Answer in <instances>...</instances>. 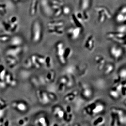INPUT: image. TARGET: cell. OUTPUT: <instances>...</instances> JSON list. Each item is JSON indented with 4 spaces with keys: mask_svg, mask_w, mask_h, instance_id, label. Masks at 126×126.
<instances>
[{
    "mask_svg": "<svg viewBox=\"0 0 126 126\" xmlns=\"http://www.w3.org/2000/svg\"><path fill=\"white\" fill-rule=\"evenodd\" d=\"M94 10L98 16V20L100 23H103L107 19L112 18V15L108 9L103 6H98L94 8Z\"/></svg>",
    "mask_w": 126,
    "mask_h": 126,
    "instance_id": "obj_1",
    "label": "cell"
},
{
    "mask_svg": "<svg viewBox=\"0 0 126 126\" xmlns=\"http://www.w3.org/2000/svg\"><path fill=\"white\" fill-rule=\"evenodd\" d=\"M42 28L38 21L34 22L32 27V40L34 43L39 42L42 37Z\"/></svg>",
    "mask_w": 126,
    "mask_h": 126,
    "instance_id": "obj_2",
    "label": "cell"
},
{
    "mask_svg": "<svg viewBox=\"0 0 126 126\" xmlns=\"http://www.w3.org/2000/svg\"><path fill=\"white\" fill-rule=\"evenodd\" d=\"M95 46V39L94 36L92 35H88L84 43V47L89 52L93 51Z\"/></svg>",
    "mask_w": 126,
    "mask_h": 126,
    "instance_id": "obj_3",
    "label": "cell"
},
{
    "mask_svg": "<svg viewBox=\"0 0 126 126\" xmlns=\"http://www.w3.org/2000/svg\"><path fill=\"white\" fill-rule=\"evenodd\" d=\"M82 27H70L67 31L68 36L72 40L78 39L82 32Z\"/></svg>",
    "mask_w": 126,
    "mask_h": 126,
    "instance_id": "obj_4",
    "label": "cell"
},
{
    "mask_svg": "<svg viewBox=\"0 0 126 126\" xmlns=\"http://www.w3.org/2000/svg\"><path fill=\"white\" fill-rule=\"evenodd\" d=\"M110 54L115 59L118 60L123 54V51L122 48L117 46H113L110 48Z\"/></svg>",
    "mask_w": 126,
    "mask_h": 126,
    "instance_id": "obj_5",
    "label": "cell"
},
{
    "mask_svg": "<svg viewBox=\"0 0 126 126\" xmlns=\"http://www.w3.org/2000/svg\"><path fill=\"white\" fill-rule=\"evenodd\" d=\"M12 106L13 108L21 112H25L28 109L27 104L22 101H15L12 103Z\"/></svg>",
    "mask_w": 126,
    "mask_h": 126,
    "instance_id": "obj_6",
    "label": "cell"
},
{
    "mask_svg": "<svg viewBox=\"0 0 126 126\" xmlns=\"http://www.w3.org/2000/svg\"><path fill=\"white\" fill-rule=\"evenodd\" d=\"M8 23L10 26V31H15L18 28L19 23V19L16 16H12L9 18Z\"/></svg>",
    "mask_w": 126,
    "mask_h": 126,
    "instance_id": "obj_7",
    "label": "cell"
},
{
    "mask_svg": "<svg viewBox=\"0 0 126 126\" xmlns=\"http://www.w3.org/2000/svg\"><path fill=\"white\" fill-rule=\"evenodd\" d=\"M37 95L39 101L43 104H48L50 101L48 93L46 92L39 90L37 92Z\"/></svg>",
    "mask_w": 126,
    "mask_h": 126,
    "instance_id": "obj_8",
    "label": "cell"
},
{
    "mask_svg": "<svg viewBox=\"0 0 126 126\" xmlns=\"http://www.w3.org/2000/svg\"><path fill=\"white\" fill-rule=\"evenodd\" d=\"M105 109V104L103 102L98 100L93 110L92 116H94L101 114L103 112Z\"/></svg>",
    "mask_w": 126,
    "mask_h": 126,
    "instance_id": "obj_9",
    "label": "cell"
},
{
    "mask_svg": "<svg viewBox=\"0 0 126 126\" xmlns=\"http://www.w3.org/2000/svg\"><path fill=\"white\" fill-rule=\"evenodd\" d=\"M94 61L97 64V68L99 70L103 69L106 64V60L105 58L101 55H97L94 57Z\"/></svg>",
    "mask_w": 126,
    "mask_h": 126,
    "instance_id": "obj_10",
    "label": "cell"
},
{
    "mask_svg": "<svg viewBox=\"0 0 126 126\" xmlns=\"http://www.w3.org/2000/svg\"><path fill=\"white\" fill-rule=\"evenodd\" d=\"M106 37L107 39L112 40L114 39L118 38L126 39V33L116 32H110L107 33Z\"/></svg>",
    "mask_w": 126,
    "mask_h": 126,
    "instance_id": "obj_11",
    "label": "cell"
},
{
    "mask_svg": "<svg viewBox=\"0 0 126 126\" xmlns=\"http://www.w3.org/2000/svg\"><path fill=\"white\" fill-rule=\"evenodd\" d=\"M82 94L84 98L89 99L93 95V91L86 84H83L81 87Z\"/></svg>",
    "mask_w": 126,
    "mask_h": 126,
    "instance_id": "obj_12",
    "label": "cell"
},
{
    "mask_svg": "<svg viewBox=\"0 0 126 126\" xmlns=\"http://www.w3.org/2000/svg\"><path fill=\"white\" fill-rule=\"evenodd\" d=\"M98 101V100L94 101L87 105L83 109V112L84 114L89 116H92L93 110L96 104Z\"/></svg>",
    "mask_w": 126,
    "mask_h": 126,
    "instance_id": "obj_13",
    "label": "cell"
},
{
    "mask_svg": "<svg viewBox=\"0 0 126 126\" xmlns=\"http://www.w3.org/2000/svg\"><path fill=\"white\" fill-rule=\"evenodd\" d=\"M49 32L50 34L61 36L64 33L63 26H59L57 27H48Z\"/></svg>",
    "mask_w": 126,
    "mask_h": 126,
    "instance_id": "obj_14",
    "label": "cell"
},
{
    "mask_svg": "<svg viewBox=\"0 0 126 126\" xmlns=\"http://www.w3.org/2000/svg\"><path fill=\"white\" fill-rule=\"evenodd\" d=\"M41 5L43 6V10L46 14L48 15H50L53 13V10L51 6L50 5L47 0H43L41 2Z\"/></svg>",
    "mask_w": 126,
    "mask_h": 126,
    "instance_id": "obj_15",
    "label": "cell"
},
{
    "mask_svg": "<svg viewBox=\"0 0 126 126\" xmlns=\"http://www.w3.org/2000/svg\"><path fill=\"white\" fill-rule=\"evenodd\" d=\"M78 94V92L77 90H74L66 94L64 97V99L65 101L68 102L73 101L77 97Z\"/></svg>",
    "mask_w": 126,
    "mask_h": 126,
    "instance_id": "obj_16",
    "label": "cell"
},
{
    "mask_svg": "<svg viewBox=\"0 0 126 126\" xmlns=\"http://www.w3.org/2000/svg\"><path fill=\"white\" fill-rule=\"evenodd\" d=\"M21 51V48L19 46H16L14 48L10 49L7 52V54L9 56L15 57L20 54Z\"/></svg>",
    "mask_w": 126,
    "mask_h": 126,
    "instance_id": "obj_17",
    "label": "cell"
},
{
    "mask_svg": "<svg viewBox=\"0 0 126 126\" xmlns=\"http://www.w3.org/2000/svg\"><path fill=\"white\" fill-rule=\"evenodd\" d=\"M56 54L59 58L63 56L64 48V44L61 41H60L56 44Z\"/></svg>",
    "mask_w": 126,
    "mask_h": 126,
    "instance_id": "obj_18",
    "label": "cell"
},
{
    "mask_svg": "<svg viewBox=\"0 0 126 126\" xmlns=\"http://www.w3.org/2000/svg\"><path fill=\"white\" fill-rule=\"evenodd\" d=\"M35 123L37 126H46L48 125L49 123L48 119L45 117L41 116L36 119Z\"/></svg>",
    "mask_w": 126,
    "mask_h": 126,
    "instance_id": "obj_19",
    "label": "cell"
},
{
    "mask_svg": "<svg viewBox=\"0 0 126 126\" xmlns=\"http://www.w3.org/2000/svg\"><path fill=\"white\" fill-rule=\"evenodd\" d=\"M70 21L75 27H82L83 23L80 22L76 17L75 14H73L70 17Z\"/></svg>",
    "mask_w": 126,
    "mask_h": 126,
    "instance_id": "obj_20",
    "label": "cell"
},
{
    "mask_svg": "<svg viewBox=\"0 0 126 126\" xmlns=\"http://www.w3.org/2000/svg\"><path fill=\"white\" fill-rule=\"evenodd\" d=\"M55 78V73L53 70H50L46 75L44 79L46 82L50 83L53 82Z\"/></svg>",
    "mask_w": 126,
    "mask_h": 126,
    "instance_id": "obj_21",
    "label": "cell"
},
{
    "mask_svg": "<svg viewBox=\"0 0 126 126\" xmlns=\"http://www.w3.org/2000/svg\"><path fill=\"white\" fill-rule=\"evenodd\" d=\"M38 4V0H33L32 1L30 8V14L31 15L33 16L36 14Z\"/></svg>",
    "mask_w": 126,
    "mask_h": 126,
    "instance_id": "obj_22",
    "label": "cell"
},
{
    "mask_svg": "<svg viewBox=\"0 0 126 126\" xmlns=\"http://www.w3.org/2000/svg\"><path fill=\"white\" fill-rule=\"evenodd\" d=\"M22 39L19 36H15L12 38L11 40V44L13 46H19L22 43Z\"/></svg>",
    "mask_w": 126,
    "mask_h": 126,
    "instance_id": "obj_23",
    "label": "cell"
},
{
    "mask_svg": "<svg viewBox=\"0 0 126 126\" xmlns=\"http://www.w3.org/2000/svg\"><path fill=\"white\" fill-rule=\"evenodd\" d=\"M105 120L104 118L102 116H98L93 121L92 124L94 126H102L105 124Z\"/></svg>",
    "mask_w": 126,
    "mask_h": 126,
    "instance_id": "obj_24",
    "label": "cell"
},
{
    "mask_svg": "<svg viewBox=\"0 0 126 126\" xmlns=\"http://www.w3.org/2000/svg\"><path fill=\"white\" fill-rule=\"evenodd\" d=\"M114 65L112 64L109 63L105 65V67L104 68V74L106 75L110 74L112 73L114 70Z\"/></svg>",
    "mask_w": 126,
    "mask_h": 126,
    "instance_id": "obj_25",
    "label": "cell"
},
{
    "mask_svg": "<svg viewBox=\"0 0 126 126\" xmlns=\"http://www.w3.org/2000/svg\"><path fill=\"white\" fill-rule=\"evenodd\" d=\"M63 4V2L60 0H53L52 2L51 7L53 10H55L59 8H62Z\"/></svg>",
    "mask_w": 126,
    "mask_h": 126,
    "instance_id": "obj_26",
    "label": "cell"
},
{
    "mask_svg": "<svg viewBox=\"0 0 126 126\" xmlns=\"http://www.w3.org/2000/svg\"><path fill=\"white\" fill-rule=\"evenodd\" d=\"M90 0H81V8L82 10H87L90 7Z\"/></svg>",
    "mask_w": 126,
    "mask_h": 126,
    "instance_id": "obj_27",
    "label": "cell"
},
{
    "mask_svg": "<svg viewBox=\"0 0 126 126\" xmlns=\"http://www.w3.org/2000/svg\"><path fill=\"white\" fill-rule=\"evenodd\" d=\"M110 96L114 99H117L119 97V93L113 87L109 92Z\"/></svg>",
    "mask_w": 126,
    "mask_h": 126,
    "instance_id": "obj_28",
    "label": "cell"
},
{
    "mask_svg": "<svg viewBox=\"0 0 126 126\" xmlns=\"http://www.w3.org/2000/svg\"><path fill=\"white\" fill-rule=\"evenodd\" d=\"M63 22L62 21H56L48 23L47 26L48 27H57L63 26Z\"/></svg>",
    "mask_w": 126,
    "mask_h": 126,
    "instance_id": "obj_29",
    "label": "cell"
},
{
    "mask_svg": "<svg viewBox=\"0 0 126 126\" xmlns=\"http://www.w3.org/2000/svg\"><path fill=\"white\" fill-rule=\"evenodd\" d=\"M116 20L118 23H125L126 20V14H122L119 12L116 16Z\"/></svg>",
    "mask_w": 126,
    "mask_h": 126,
    "instance_id": "obj_30",
    "label": "cell"
},
{
    "mask_svg": "<svg viewBox=\"0 0 126 126\" xmlns=\"http://www.w3.org/2000/svg\"><path fill=\"white\" fill-rule=\"evenodd\" d=\"M72 54V50L71 48L69 47H67L65 48H64L63 56L66 60L70 58Z\"/></svg>",
    "mask_w": 126,
    "mask_h": 126,
    "instance_id": "obj_31",
    "label": "cell"
},
{
    "mask_svg": "<svg viewBox=\"0 0 126 126\" xmlns=\"http://www.w3.org/2000/svg\"><path fill=\"white\" fill-rule=\"evenodd\" d=\"M45 60L44 65L47 68H50L52 65V59L51 57L49 56H47L45 57Z\"/></svg>",
    "mask_w": 126,
    "mask_h": 126,
    "instance_id": "obj_32",
    "label": "cell"
},
{
    "mask_svg": "<svg viewBox=\"0 0 126 126\" xmlns=\"http://www.w3.org/2000/svg\"><path fill=\"white\" fill-rule=\"evenodd\" d=\"M64 114V110H63L62 108L54 115L59 119H63V118Z\"/></svg>",
    "mask_w": 126,
    "mask_h": 126,
    "instance_id": "obj_33",
    "label": "cell"
},
{
    "mask_svg": "<svg viewBox=\"0 0 126 126\" xmlns=\"http://www.w3.org/2000/svg\"><path fill=\"white\" fill-rule=\"evenodd\" d=\"M7 13L6 5L4 4L0 3V14L1 15L4 16Z\"/></svg>",
    "mask_w": 126,
    "mask_h": 126,
    "instance_id": "obj_34",
    "label": "cell"
},
{
    "mask_svg": "<svg viewBox=\"0 0 126 126\" xmlns=\"http://www.w3.org/2000/svg\"><path fill=\"white\" fill-rule=\"evenodd\" d=\"M7 61L9 65L11 66H15L16 63V60L15 58V57L10 56H9L7 58Z\"/></svg>",
    "mask_w": 126,
    "mask_h": 126,
    "instance_id": "obj_35",
    "label": "cell"
},
{
    "mask_svg": "<svg viewBox=\"0 0 126 126\" xmlns=\"http://www.w3.org/2000/svg\"><path fill=\"white\" fill-rule=\"evenodd\" d=\"M83 18V22H87L89 20V13L87 10H82Z\"/></svg>",
    "mask_w": 126,
    "mask_h": 126,
    "instance_id": "obj_36",
    "label": "cell"
},
{
    "mask_svg": "<svg viewBox=\"0 0 126 126\" xmlns=\"http://www.w3.org/2000/svg\"><path fill=\"white\" fill-rule=\"evenodd\" d=\"M117 32L120 33H126V24L121 25L117 27L116 29Z\"/></svg>",
    "mask_w": 126,
    "mask_h": 126,
    "instance_id": "obj_37",
    "label": "cell"
},
{
    "mask_svg": "<svg viewBox=\"0 0 126 126\" xmlns=\"http://www.w3.org/2000/svg\"><path fill=\"white\" fill-rule=\"evenodd\" d=\"M118 75L122 79H125L126 78V69H121V70H119Z\"/></svg>",
    "mask_w": 126,
    "mask_h": 126,
    "instance_id": "obj_38",
    "label": "cell"
},
{
    "mask_svg": "<svg viewBox=\"0 0 126 126\" xmlns=\"http://www.w3.org/2000/svg\"><path fill=\"white\" fill-rule=\"evenodd\" d=\"M28 118L24 117L19 119L18 121V124L20 126H25L28 122Z\"/></svg>",
    "mask_w": 126,
    "mask_h": 126,
    "instance_id": "obj_39",
    "label": "cell"
},
{
    "mask_svg": "<svg viewBox=\"0 0 126 126\" xmlns=\"http://www.w3.org/2000/svg\"><path fill=\"white\" fill-rule=\"evenodd\" d=\"M8 105L6 101L3 99H0V108L6 110L8 108Z\"/></svg>",
    "mask_w": 126,
    "mask_h": 126,
    "instance_id": "obj_40",
    "label": "cell"
},
{
    "mask_svg": "<svg viewBox=\"0 0 126 126\" xmlns=\"http://www.w3.org/2000/svg\"><path fill=\"white\" fill-rule=\"evenodd\" d=\"M10 39V36L5 35H0V41L5 42L7 41Z\"/></svg>",
    "mask_w": 126,
    "mask_h": 126,
    "instance_id": "obj_41",
    "label": "cell"
},
{
    "mask_svg": "<svg viewBox=\"0 0 126 126\" xmlns=\"http://www.w3.org/2000/svg\"><path fill=\"white\" fill-rule=\"evenodd\" d=\"M75 15L76 17L82 23H83V18L82 14V11L77 12L75 13Z\"/></svg>",
    "mask_w": 126,
    "mask_h": 126,
    "instance_id": "obj_42",
    "label": "cell"
},
{
    "mask_svg": "<svg viewBox=\"0 0 126 126\" xmlns=\"http://www.w3.org/2000/svg\"><path fill=\"white\" fill-rule=\"evenodd\" d=\"M77 70V67L74 66H71L68 68L67 72L69 74L72 75V74L74 73L75 72H76V70Z\"/></svg>",
    "mask_w": 126,
    "mask_h": 126,
    "instance_id": "obj_43",
    "label": "cell"
},
{
    "mask_svg": "<svg viewBox=\"0 0 126 126\" xmlns=\"http://www.w3.org/2000/svg\"><path fill=\"white\" fill-rule=\"evenodd\" d=\"M63 13L64 15H68L69 14L70 12V9L68 6H65L63 7L62 9Z\"/></svg>",
    "mask_w": 126,
    "mask_h": 126,
    "instance_id": "obj_44",
    "label": "cell"
},
{
    "mask_svg": "<svg viewBox=\"0 0 126 126\" xmlns=\"http://www.w3.org/2000/svg\"><path fill=\"white\" fill-rule=\"evenodd\" d=\"M54 10V15L56 17L59 16L63 13L62 8H59V9H56Z\"/></svg>",
    "mask_w": 126,
    "mask_h": 126,
    "instance_id": "obj_45",
    "label": "cell"
},
{
    "mask_svg": "<svg viewBox=\"0 0 126 126\" xmlns=\"http://www.w3.org/2000/svg\"><path fill=\"white\" fill-rule=\"evenodd\" d=\"M48 96L49 98L50 101H54L56 100V97L55 94H54L52 93H48Z\"/></svg>",
    "mask_w": 126,
    "mask_h": 126,
    "instance_id": "obj_46",
    "label": "cell"
},
{
    "mask_svg": "<svg viewBox=\"0 0 126 126\" xmlns=\"http://www.w3.org/2000/svg\"><path fill=\"white\" fill-rule=\"evenodd\" d=\"M32 62L31 60L29 59L25 62V66L26 67L29 68H31V67H32Z\"/></svg>",
    "mask_w": 126,
    "mask_h": 126,
    "instance_id": "obj_47",
    "label": "cell"
},
{
    "mask_svg": "<svg viewBox=\"0 0 126 126\" xmlns=\"http://www.w3.org/2000/svg\"><path fill=\"white\" fill-rule=\"evenodd\" d=\"M119 12L124 14H126V6H124L121 7L119 10Z\"/></svg>",
    "mask_w": 126,
    "mask_h": 126,
    "instance_id": "obj_48",
    "label": "cell"
},
{
    "mask_svg": "<svg viewBox=\"0 0 126 126\" xmlns=\"http://www.w3.org/2000/svg\"><path fill=\"white\" fill-rule=\"evenodd\" d=\"M6 110H5V109L0 108V118H2V117L4 116Z\"/></svg>",
    "mask_w": 126,
    "mask_h": 126,
    "instance_id": "obj_49",
    "label": "cell"
},
{
    "mask_svg": "<svg viewBox=\"0 0 126 126\" xmlns=\"http://www.w3.org/2000/svg\"><path fill=\"white\" fill-rule=\"evenodd\" d=\"M4 121V119L2 118H0V126H1L3 124V122Z\"/></svg>",
    "mask_w": 126,
    "mask_h": 126,
    "instance_id": "obj_50",
    "label": "cell"
},
{
    "mask_svg": "<svg viewBox=\"0 0 126 126\" xmlns=\"http://www.w3.org/2000/svg\"><path fill=\"white\" fill-rule=\"evenodd\" d=\"M13 0L15 2H18L20 1L19 0Z\"/></svg>",
    "mask_w": 126,
    "mask_h": 126,
    "instance_id": "obj_51",
    "label": "cell"
},
{
    "mask_svg": "<svg viewBox=\"0 0 126 126\" xmlns=\"http://www.w3.org/2000/svg\"><path fill=\"white\" fill-rule=\"evenodd\" d=\"M20 1V0H19Z\"/></svg>",
    "mask_w": 126,
    "mask_h": 126,
    "instance_id": "obj_52",
    "label": "cell"
}]
</instances>
